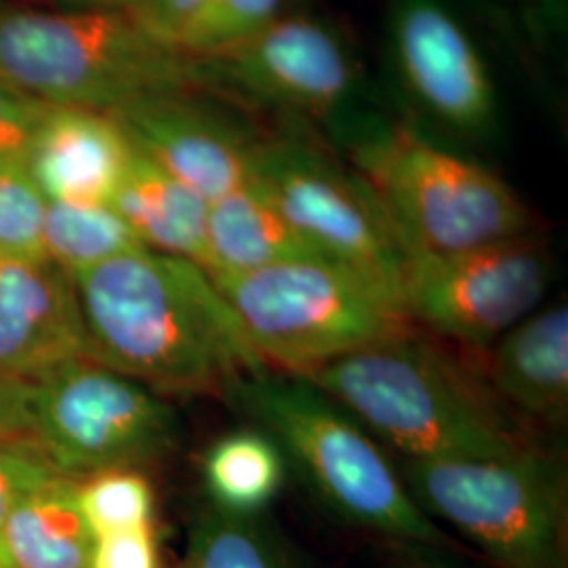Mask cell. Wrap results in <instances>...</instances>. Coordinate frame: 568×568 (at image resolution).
Masks as SVG:
<instances>
[{"label": "cell", "instance_id": "6da1fadb", "mask_svg": "<svg viewBox=\"0 0 568 568\" xmlns=\"http://www.w3.org/2000/svg\"><path fill=\"white\" fill-rule=\"evenodd\" d=\"M72 281L93 361L159 396L227 394L270 368L194 262L143 246Z\"/></svg>", "mask_w": 568, "mask_h": 568}, {"label": "cell", "instance_id": "7a4b0ae2", "mask_svg": "<svg viewBox=\"0 0 568 568\" xmlns=\"http://www.w3.org/2000/svg\"><path fill=\"white\" fill-rule=\"evenodd\" d=\"M297 377L405 459H478L530 445L488 387L410 331Z\"/></svg>", "mask_w": 568, "mask_h": 568}, {"label": "cell", "instance_id": "3957f363", "mask_svg": "<svg viewBox=\"0 0 568 568\" xmlns=\"http://www.w3.org/2000/svg\"><path fill=\"white\" fill-rule=\"evenodd\" d=\"M0 81L49 105L114 114L206 87L203 60L159 41L129 11L0 7Z\"/></svg>", "mask_w": 568, "mask_h": 568}, {"label": "cell", "instance_id": "277c9868", "mask_svg": "<svg viewBox=\"0 0 568 568\" xmlns=\"http://www.w3.org/2000/svg\"><path fill=\"white\" fill-rule=\"evenodd\" d=\"M225 396L243 408L310 490L345 523L392 541L445 544V532L415 504L403 476L371 434L318 387L267 368Z\"/></svg>", "mask_w": 568, "mask_h": 568}, {"label": "cell", "instance_id": "5b68a950", "mask_svg": "<svg viewBox=\"0 0 568 568\" xmlns=\"http://www.w3.org/2000/svg\"><path fill=\"white\" fill-rule=\"evenodd\" d=\"M347 152L405 255L459 253L532 227L527 204L497 173L406 124H365Z\"/></svg>", "mask_w": 568, "mask_h": 568}, {"label": "cell", "instance_id": "8992f818", "mask_svg": "<svg viewBox=\"0 0 568 568\" xmlns=\"http://www.w3.org/2000/svg\"><path fill=\"white\" fill-rule=\"evenodd\" d=\"M403 480L432 520L462 532L499 568H567V467L520 448L497 457L405 459Z\"/></svg>", "mask_w": 568, "mask_h": 568}, {"label": "cell", "instance_id": "52a82bcc", "mask_svg": "<svg viewBox=\"0 0 568 568\" xmlns=\"http://www.w3.org/2000/svg\"><path fill=\"white\" fill-rule=\"evenodd\" d=\"M265 365L291 375L408 333L386 293L325 260L284 262L211 278Z\"/></svg>", "mask_w": 568, "mask_h": 568}, {"label": "cell", "instance_id": "ba28073f", "mask_svg": "<svg viewBox=\"0 0 568 568\" xmlns=\"http://www.w3.org/2000/svg\"><path fill=\"white\" fill-rule=\"evenodd\" d=\"M30 438L53 469L72 480L156 466L180 440V422L163 396L81 358L32 384Z\"/></svg>", "mask_w": 568, "mask_h": 568}, {"label": "cell", "instance_id": "9c48e42d", "mask_svg": "<svg viewBox=\"0 0 568 568\" xmlns=\"http://www.w3.org/2000/svg\"><path fill=\"white\" fill-rule=\"evenodd\" d=\"M255 178L325 260L365 278L403 307L405 248L354 171L305 143L283 140L257 143Z\"/></svg>", "mask_w": 568, "mask_h": 568}, {"label": "cell", "instance_id": "30bf717a", "mask_svg": "<svg viewBox=\"0 0 568 568\" xmlns=\"http://www.w3.org/2000/svg\"><path fill=\"white\" fill-rule=\"evenodd\" d=\"M549 281L548 248L530 232L448 255L408 253L403 307L438 337L485 349L537 310Z\"/></svg>", "mask_w": 568, "mask_h": 568}, {"label": "cell", "instance_id": "8fae6325", "mask_svg": "<svg viewBox=\"0 0 568 568\" xmlns=\"http://www.w3.org/2000/svg\"><path fill=\"white\" fill-rule=\"evenodd\" d=\"M201 60L209 84L321 121L342 116L358 87L344 37L307 16L281 13L251 39Z\"/></svg>", "mask_w": 568, "mask_h": 568}, {"label": "cell", "instance_id": "7c38bea8", "mask_svg": "<svg viewBox=\"0 0 568 568\" xmlns=\"http://www.w3.org/2000/svg\"><path fill=\"white\" fill-rule=\"evenodd\" d=\"M392 53L408 93L459 133H485L497 114L495 84L476 42L443 0H398Z\"/></svg>", "mask_w": 568, "mask_h": 568}, {"label": "cell", "instance_id": "4fadbf2b", "mask_svg": "<svg viewBox=\"0 0 568 568\" xmlns=\"http://www.w3.org/2000/svg\"><path fill=\"white\" fill-rule=\"evenodd\" d=\"M93 358L74 281L47 257L0 253V379L37 384Z\"/></svg>", "mask_w": 568, "mask_h": 568}, {"label": "cell", "instance_id": "5bb4252c", "mask_svg": "<svg viewBox=\"0 0 568 568\" xmlns=\"http://www.w3.org/2000/svg\"><path fill=\"white\" fill-rule=\"evenodd\" d=\"M112 116L138 152L209 204L255 182L257 143L185 95L131 103Z\"/></svg>", "mask_w": 568, "mask_h": 568}, {"label": "cell", "instance_id": "9a60e30c", "mask_svg": "<svg viewBox=\"0 0 568 568\" xmlns=\"http://www.w3.org/2000/svg\"><path fill=\"white\" fill-rule=\"evenodd\" d=\"M133 154L112 114L51 105L26 154L47 203L110 206Z\"/></svg>", "mask_w": 568, "mask_h": 568}, {"label": "cell", "instance_id": "2e32d148", "mask_svg": "<svg viewBox=\"0 0 568 568\" xmlns=\"http://www.w3.org/2000/svg\"><path fill=\"white\" fill-rule=\"evenodd\" d=\"M488 389L508 410L549 426L568 415V307L535 310L490 345Z\"/></svg>", "mask_w": 568, "mask_h": 568}, {"label": "cell", "instance_id": "e0dca14e", "mask_svg": "<svg viewBox=\"0 0 568 568\" xmlns=\"http://www.w3.org/2000/svg\"><path fill=\"white\" fill-rule=\"evenodd\" d=\"M110 209L143 246L209 270V203L135 148Z\"/></svg>", "mask_w": 568, "mask_h": 568}, {"label": "cell", "instance_id": "ac0fdd59", "mask_svg": "<svg viewBox=\"0 0 568 568\" xmlns=\"http://www.w3.org/2000/svg\"><path fill=\"white\" fill-rule=\"evenodd\" d=\"M206 239V274L211 278L243 274L284 262L325 260L286 220L281 206L272 201L257 178L255 182L209 204Z\"/></svg>", "mask_w": 568, "mask_h": 568}, {"label": "cell", "instance_id": "d6986e66", "mask_svg": "<svg viewBox=\"0 0 568 568\" xmlns=\"http://www.w3.org/2000/svg\"><path fill=\"white\" fill-rule=\"evenodd\" d=\"M79 480L55 474L11 509L2 544L13 568H89L93 535L79 504Z\"/></svg>", "mask_w": 568, "mask_h": 568}, {"label": "cell", "instance_id": "ffe728a7", "mask_svg": "<svg viewBox=\"0 0 568 568\" xmlns=\"http://www.w3.org/2000/svg\"><path fill=\"white\" fill-rule=\"evenodd\" d=\"M183 568H307V565L262 514H232L209 506L192 525Z\"/></svg>", "mask_w": 568, "mask_h": 568}, {"label": "cell", "instance_id": "44dd1931", "mask_svg": "<svg viewBox=\"0 0 568 568\" xmlns=\"http://www.w3.org/2000/svg\"><path fill=\"white\" fill-rule=\"evenodd\" d=\"M283 478V455L262 429L224 436L204 457L211 506L232 514H262L281 490Z\"/></svg>", "mask_w": 568, "mask_h": 568}, {"label": "cell", "instance_id": "7402d4cb", "mask_svg": "<svg viewBox=\"0 0 568 568\" xmlns=\"http://www.w3.org/2000/svg\"><path fill=\"white\" fill-rule=\"evenodd\" d=\"M135 248L142 241L110 206L47 203L42 253L70 278Z\"/></svg>", "mask_w": 568, "mask_h": 568}, {"label": "cell", "instance_id": "603a6c76", "mask_svg": "<svg viewBox=\"0 0 568 568\" xmlns=\"http://www.w3.org/2000/svg\"><path fill=\"white\" fill-rule=\"evenodd\" d=\"M79 504L95 539L152 525L154 490L142 471L116 469L82 480Z\"/></svg>", "mask_w": 568, "mask_h": 568}, {"label": "cell", "instance_id": "cb8c5ba5", "mask_svg": "<svg viewBox=\"0 0 568 568\" xmlns=\"http://www.w3.org/2000/svg\"><path fill=\"white\" fill-rule=\"evenodd\" d=\"M284 0H203L185 26L178 49L209 58L251 39L281 16Z\"/></svg>", "mask_w": 568, "mask_h": 568}, {"label": "cell", "instance_id": "d4e9b609", "mask_svg": "<svg viewBox=\"0 0 568 568\" xmlns=\"http://www.w3.org/2000/svg\"><path fill=\"white\" fill-rule=\"evenodd\" d=\"M47 199L23 159H0V253L44 257L42 222Z\"/></svg>", "mask_w": 568, "mask_h": 568}, {"label": "cell", "instance_id": "484cf974", "mask_svg": "<svg viewBox=\"0 0 568 568\" xmlns=\"http://www.w3.org/2000/svg\"><path fill=\"white\" fill-rule=\"evenodd\" d=\"M55 474L30 438L0 440V541L11 509Z\"/></svg>", "mask_w": 568, "mask_h": 568}, {"label": "cell", "instance_id": "4316f807", "mask_svg": "<svg viewBox=\"0 0 568 568\" xmlns=\"http://www.w3.org/2000/svg\"><path fill=\"white\" fill-rule=\"evenodd\" d=\"M49 103L0 81V159H23L34 140Z\"/></svg>", "mask_w": 568, "mask_h": 568}, {"label": "cell", "instance_id": "83f0119b", "mask_svg": "<svg viewBox=\"0 0 568 568\" xmlns=\"http://www.w3.org/2000/svg\"><path fill=\"white\" fill-rule=\"evenodd\" d=\"M89 568H161L152 525L93 539Z\"/></svg>", "mask_w": 568, "mask_h": 568}, {"label": "cell", "instance_id": "f1b7e54d", "mask_svg": "<svg viewBox=\"0 0 568 568\" xmlns=\"http://www.w3.org/2000/svg\"><path fill=\"white\" fill-rule=\"evenodd\" d=\"M201 2L203 0H140L131 13L150 34L178 49L180 37Z\"/></svg>", "mask_w": 568, "mask_h": 568}, {"label": "cell", "instance_id": "f546056e", "mask_svg": "<svg viewBox=\"0 0 568 568\" xmlns=\"http://www.w3.org/2000/svg\"><path fill=\"white\" fill-rule=\"evenodd\" d=\"M30 396L32 384L0 379V440L30 438Z\"/></svg>", "mask_w": 568, "mask_h": 568}, {"label": "cell", "instance_id": "4dcf8cb0", "mask_svg": "<svg viewBox=\"0 0 568 568\" xmlns=\"http://www.w3.org/2000/svg\"><path fill=\"white\" fill-rule=\"evenodd\" d=\"M74 9L82 11H133L140 0H68Z\"/></svg>", "mask_w": 568, "mask_h": 568}, {"label": "cell", "instance_id": "1f68e13d", "mask_svg": "<svg viewBox=\"0 0 568 568\" xmlns=\"http://www.w3.org/2000/svg\"><path fill=\"white\" fill-rule=\"evenodd\" d=\"M0 568H13L11 567V560H9V556H7V549H4L2 541H0Z\"/></svg>", "mask_w": 568, "mask_h": 568}, {"label": "cell", "instance_id": "d6a6232c", "mask_svg": "<svg viewBox=\"0 0 568 568\" xmlns=\"http://www.w3.org/2000/svg\"><path fill=\"white\" fill-rule=\"evenodd\" d=\"M392 568H443V567H434V565H424V562H406V565H396V567Z\"/></svg>", "mask_w": 568, "mask_h": 568}]
</instances>
